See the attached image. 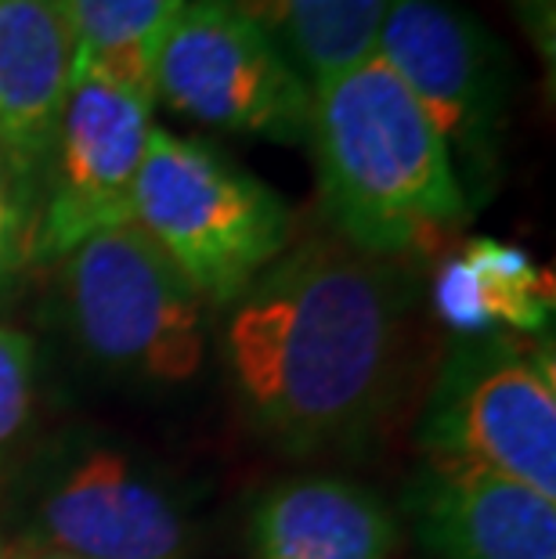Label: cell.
<instances>
[{
    "label": "cell",
    "instance_id": "1",
    "mask_svg": "<svg viewBox=\"0 0 556 559\" xmlns=\"http://www.w3.org/2000/svg\"><path fill=\"white\" fill-rule=\"evenodd\" d=\"M412 289L340 239L286 249L232 304L224 350L250 419L286 455L358 444L398 386Z\"/></svg>",
    "mask_w": 556,
    "mask_h": 559
},
{
    "label": "cell",
    "instance_id": "2",
    "mask_svg": "<svg viewBox=\"0 0 556 559\" xmlns=\"http://www.w3.org/2000/svg\"><path fill=\"white\" fill-rule=\"evenodd\" d=\"M318 192L340 242L394 260L470 221V199L430 116L380 55L311 91Z\"/></svg>",
    "mask_w": 556,
    "mask_h": 559
},
{
    "label": "cell",
    "instance_id": "3",
    "mask_svg": "<svg viewBox=\"0 0 556 559\" xmlns=\"http://www.w3.org/2000/svg\"><path fill=\"white\" fill-rule=\"evenodd\" d=\"M134 224L210 307L239 300L293 235V213L275 188L221 148L163 127L149 134Z\"/></svg>",
    "mask_w": 556,
    "mask_h": 559
},
{
    "label": "cell",
    "instance_id": "4",
    "mask_svg": "<svg viewBox=\"0 0 556 559\" xmlns=\"http://www.w3.org/2000/svg\"><path fill=\"white\" fill-rule=\"evenodd\" d=\"M58 264L69 329L91 361L156 383L199 372L206 304L134 221L91 235Z\"/></svg>",
    "mask_w": 556,
    "mask_h": 559
},
{
    "label": "cell",
    "instance_id": "5",
    "mask_svg": "<svg viewBox=\"0 0 556 559\" xmlns=\"http://www.w3.org/2000/svg\"><path fill=\"white\" fill-rule=\"evenodd\" d=\"M423 448L430 462L499 473L556 502L553 350L499 332L456 347L437 376Z\"/></svg>",
    "mask_w": 556,
    "mask_h": 559
},
{
    "label": "cell",
    "instance_id": "6",
    "mask_svg": "<svg viewBox=\"0 0 556 559\" xmlns=\"http://www.w3.org/2000/svg\"><path fill=\"white\" fill-rule=\"evenodd\" d=\"M376 55L430 116L470 206H477L495 177L510 109L502 44L452 0H387Z\"/></svg>",
    "mask_w": 556,
    "mask_h": 559
},
{
    "label": "cell",
    "instance_id": "7",
    "mask_svg": "<svg viewBox=\"0 0 556 559\" xmlns=\"http://www.w3.org/2000/svg\"><path fill=\"white\" fill-rule=\"evenodd\" d=\"M156 102L224 134L304 145L311 87L260 33L217 0H185L156 62Z\"/></svg>",
    "mask_w": 556,
    "mask_h": 559
},
{
    "label": "cell",
    "instance_id": "8",
    "mask_svg": "<svg viewBox=\"0 0 556 559\" xmlns=\"http://www.w3.org/2000/svg\"><path fill=\"white\" fill-rule=\"evenodd\" d=\"M152 109L156 102L109 80L73 76L37 195L33 260L51 264L91 235L134 221Z\"/></svg>",
    "mask_w": 556,
    "mask_h": 559
},
{
    "label": "cell",
    "instance_id": "9",
    "mask_svg": "<svg viewBox=\"0 0 556 559\" xmlns=\"http://www.w3.org/2000/svg\"><path fill=\"white\" fill-rule=\"evenodd\" d=\"M26 542L76 559H192V523L167 484L113 448L66 459L33 498Z\"/></svg>",
    "mask_w": 556,
    "mask_h": 559
},
{
    "label": "cell",
    "instance_id": "10",
    "mask_svg": "<svg viewBox=\"0 0 556 559\" xmlns=\"http://www.w3.org/2000/svg\"><path fill=\"white\" fill-rule=\"evenodd\" d=\"M427 559H556V502L499 473L430 462L409 491Z\"/></svg>",
    "mask_w": 556,
    "mask_h": 559
},
{
    "label": "cell",
    "instance_id": "11",
    "mask_svg": "<svg viewBox=\"0 0 556 559\" xmlns=\"http://www.w3.org/2000/svg\"><path fill=\"white\" fill-rule=\"evenodd\" d=\"M76 40L58 0H0V163L37 206L73 87Z\"/></svg>",
    "mask_w": 556,
    "mask_h": 559
},
{
    "label": "cell",
    "instance_id": "12",
    "mask_svg": "<svg viewBox=\"0 0 556 559\" xmlns=\"http://www.w3.org/2000/svg\"><path fill=\"white\" fill-rule=\"evenodd\" d=\"M257 559H390L398 520L369 487L340 477L279 484L250 516Z\"/></svg>",
    "mask_w": 556,
    "mask_h": 559
},
{
    "label": "cell",
    "instance_id": "13",
    "mask_svg": "<svg viewBox=\"0 0 556 559\" xmlns=\"http://www.w3.org/2000/svg\"><path fill=\"white\" fill-rule=\"evenodd\" d=\"M264 37L307 87L376 55L387 0H217Z\"/></svg>",
    "mask_w": 556,
    "mask_h": 559
},
{
    "label": "cell",
    "instance_id": "14",
    "mask_svg": "<svg viewBox=\"0 0 556 559\" xmlns=\"http://www.w3.org/2000/svg\"><path fill=\"white\" fill-rule=\"evenodd\" d=\"M185 0H66L73 76H98L156 102V62Z\"/></svg>",
    "mask_w": 556,
    "mask_h": 559
},
{
    "label": "cell",
    "instance_id": "15",
    "mask_svg": "<svg viewBox=\"0 0 556 559\" xmlns=\"http://www.w3.org/2000/svg\"><path fill=\"white\" fill-rule=\"evenodd\" d=\"M484 314L495 329L542 332L553 321V278L520 246L502 239H470L463 246Z\"/></svg>",
    "mask_w": 556,
    "mask_h": 559
},
{
    "label": "cell",
    "instance_id": "16",
    "mask_svg": "<svg viewBox=\"0 0 556 559\" xmlns=\"http://www.w3.org/2000/svg\"><path fill=\"white\" fill-rule=\"evenodd\" d=\"M33 376H37V350L33 340L15 329L0 325V448L22 430L33 404Z\"/></svg>",
    "mask_w": 556,
    "mask_h": 559
},
{
    "label": "cell",
    "instance_id": "17",
    "mask_svg": "<svg viewBox=\"0 0 556 559\" xmlns=\"http://www.w3.org/2000/svg\"><path fill=\"white\" fill-rule=\"evenodd\" d=\"M33 221L37 206L0 163V293H8L19 271L33 260Z\"/></svg>",
    "mask_w": 556,
    "mask_h": 559
},
{
    "label": "cell",
    "instance_id": "18",
    "mask_svg": "<svg viewBox=\"0 0 556 559\" xmlns=\"http://www.w3.org/2000/svg\"><path fill=\"white\" fill-rule=\"evenodd\" d=\"M430 296H434V311L441 314V321L448 329L463 332V336H470V340L492 336V332H495L488 314H484L477 282H473L463 257H448L445 260L441 271L434 275Z\"/></svg>",
    "mask_w": 556,
    "mask_h": 559
},
{
    "label": "cell",
    "instance_id": "19",
    "mask_svg": "<svg viewBox=\"0 0 556 559\" xmlns=\"http://www.w3.org/2000/svg\"><path fill=\"white\" fill-rule=\"evenodd\" d=\"M520 22L535 40L539 55H546V62H553V19H556V0H513Z\"/></svg>",
    "mask_w": 556,
    "mask_h": 559
},
{
    "label": "cell",
    "instance_id": "20",
    "mask_svg": "<svg viewBox=\"0 0 556 559\" xmlns=\"http://www.w3.org/2000/svg\"><path fill=\"white\" fill-rule=\"evenodd\" d=\"M15 559H76V556H66V552L44 549V545L22 542V545H15Z\"/></svg>",
    "mask_w": 556,
    "mask_h": 559
},
{
    "label": "cell",
    "instance_id": "21",
    "mask_svg": "<svg viewBox=\"0 0 556 559\" xmlns=\"http://www.w3.org/2000/svg\"><path fill=\"white\" fill-rule=\"evenodd\" d=\"M0 559H15V545H8L4 538H0Z\"/></svg>",
    "mask_w": 556,
    "mask_h": 559
},
{
    "label": "cell",
    "instance_id": "22",
    "mask_svg": "<svg viewBox=\"0 0 556 559\" xmlns=\"http://www.w3.org/2000/svg\"><path fill=\"white\" fill-rule=\"evenodd\" d=\"M58 4H66V0H58Z\"/></svg>",
    "mask_w": 556,
    "mask_h": 559
}]
</instances>
